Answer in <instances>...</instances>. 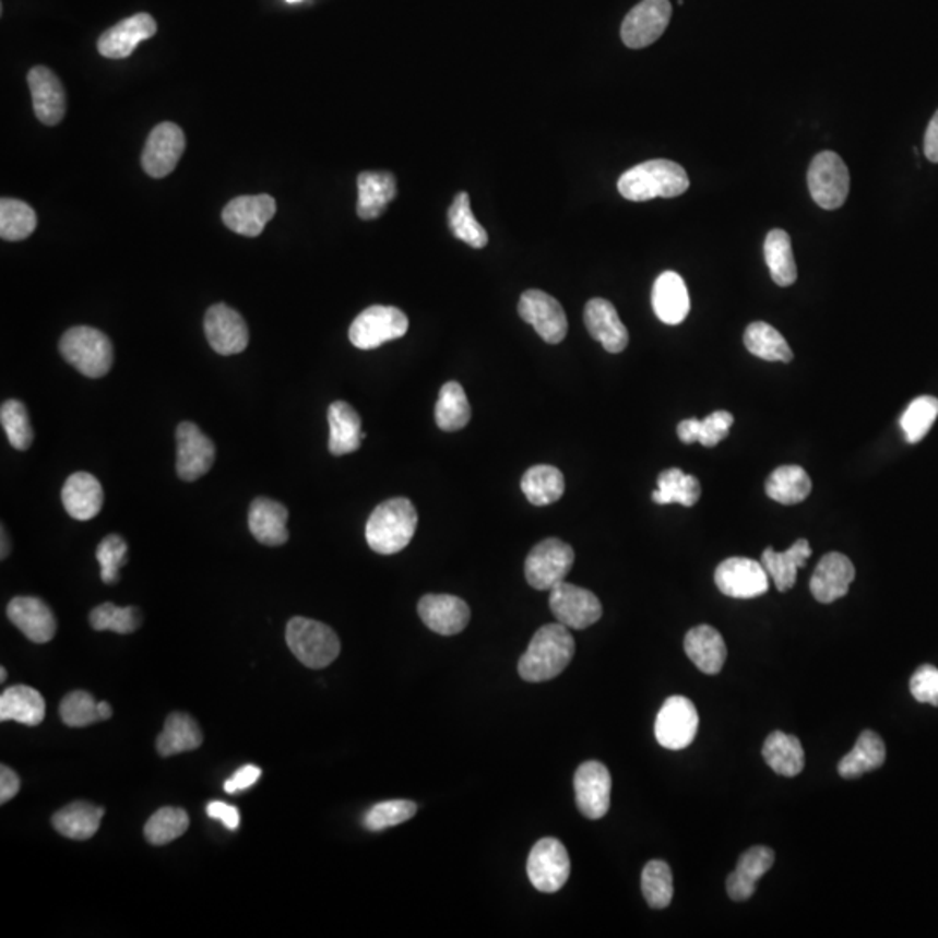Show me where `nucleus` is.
I'll return each instance as SVG.
<instances>
[{
  "label": "nucleus",
  "mask_w": 938,
  "mask_h": 938,
  "mask_svg": "<svg viewBox=\"0 0 938 938\" xmlns=\"http://www.w3.org/2000/svg\"><path fill=\"white\" fill-rule=\"evenodd\" d=\"M573 654L575 641L567 626L561 622L543 626L520 657V676L531 684L557 678L569 666Z\"/></svg>",
  "instance_id": "1"
},
{
  "label": "nucleus",
  "mask_w": 938,
  "mask_h": 938,
  "mask_svg": "<svg viewBox=\"0 0 938 938\" xmlns=\"http://www.w3.org/2000/svg\"><path fill=\"white\" fill-rule=\"evenodd\" d=\"M688 187H690V179L687 170L676 162L666 161V158L646 161L633 169L626 170L617 183L620 195L631 202H645L658 197L673 199V197L684 195Z\"/></svg>",
  "instance_id": "2"
},
{
  "label": "nucleus",
  "mask_w": 938,
  "mask_h": 938,
  "mask_svg": "<svg viewBox=\"0 0 938 938\" xmlns=\"http://www.w3.org/2000/svg\"><path fill=\"white\" fill-rule=\"evenodd\" d=\"M417 529V511L405 497H393L372 511L366 526V539L372 551L395 555L407 548Z\"/></svg>",
  "instance_id": "3"
},
{
  "label": "nucleus",
  "mask_w": 938,
  "mask_h": 938,
  "mask_svg": "<svg viewBox=\"0 0 938 938\" xmlns=\"http://www.w3.org/2000/svg\"><path fill=\"white\" fill-rule=\"evenodd\" d=\"M60 353L64 360L85 378H103L114 366L110 337L87 325H79L64 332L60 341Z\"/></svg>",
  "instance_id": "4"
},
{
  "label": "nucleus",
  "mask_w": 938,
  "mask_h": 938,
  "mask_svg": "<svg viewBox=\"0 0 938 938\" xmlns=\"http://www.w3.org/2000/svg\"><path fill=\"white\" fill-rule=\"evenodd\" d=\"M285 640L299 663L311 669L331 666L341 652V641L334 629L306 617L289 620Z\"/></svg>",
  "instance_id": "5"
},
{
  "label": "nucleus",
  "mask_w": 938,
  "mask_h": 938,
  "mask_svg": "<svg viewBox=\"0 0 938 938\" xmlns=\"http://www.w3.org/2000/svg\"><path fill=\"white\" fill-rule=\"evenodd\" d=\"M408 331V319L395 306H370L353 320L349 341L358 349H375L390 341L404 337Z\"/></svg>",
  "instance_id": "6"
},
{
  "label": "nucleus",
  "mask_w": 938,
  "mask_h": 938,
  "mask_svg": "<svg viewBox=\"0 0 938 938\" xmlns=\"http://www.w3.org/2000/svg\"><path fill=\"white\" fill-rule=\"evenodd\" d=\"M575 553L572 546L549 537L537 544L529 553L525 561V578L534 590L551 591L565 581L572 569Z\"/></svg>",
  "instance_id": "7"
},
{
  "label": "nucleus",
  "mask_w": 938,
  "mask_h": 938,
  "mask_svg": "<svg viewBox=\"0 0 938 938\" xmlns=\"http://www.w3.org/2000/svg\"><path fill=\"white\" fill-rule=\"evenodd\" d=\"M808 188L819 207H841L850 191V173L843 158L834 152L816 155L808 169Z\"/></svg>",
  "instance_id": "8"
},
{
  "label": "nucleus",
  "mask_w": 938,
  "mask_h": 938,
  "mask_svg": "<svg viewBox=\"0 0 938 938\" xmlns=\"http://www.w3.org/2000/svg\"><path fill=\"white\" fill-rule=\"evenodd\" d=\"M526 875L535 890L557 893L569 881L570 857L557 838H543L535 843L526 860Z\"/></svg>",
  "instance_id": "9"
},
{
  "label": "nucleus",
  "mask_w": 938,
  "mask_h": 938,
  "mask_svg": "<svg viewBox=\"0 0 938 938\" xmlns=\"http://www.w3.org/2000/svg\"><path fill=\"white\" fill-rule=\"evenodd\" d=\"M699 728L696 705L684 696H673L664 702L655 720V739L663 748L679 751L693 743Z\"/></svg>",
  "instance_id": "10"
},
{
  "label": "nucleus",
  "mask_w": 938,
  "mask_h": 938,
  "mask_svg": "<svg viewBox=\"0 0 938 938\" xmlns=\"http://www.w3.org/2000/svg\"><path fill=\"white\" fill-rule=\"evenodd\" d=\"M549 608L558 622L570 629L590 628L603 614L602 603L595 593L565 581L549 591Z\"/></svg>",
  "instance_id": "11"
},
{
  "label": "nucleus",
  "mask_w": 938,
  "mask_h": 938,
  "mask_svg": "<svg viewBox=\"0 0 938 938\" xmlns=\"http://www.w3.org/2000/svg\"><path fill=\"white\" fill-rule=\"evenodd\" d=\"M714 582L731 598H758L769 591L770 578L763 565L751 558L734 557L717 565Z\"/></svg>",
  "instance_id": "12"
},
{
  "label": "nucleus",
  "mask_w": 938,
  "mask_h": 938,
  "mask_svg": "<svg viewBox=\"0 0 938 938\" xmlns=\"http://www.w3.org/2000/svg\"><path fill=\"white\" fill-rule=\"evenodd\" d=\"M669 0H641L625 17L620 37L629 49H643L666 32L672 20Z\"/></svg>",
  "instance_id": "13"
},
{
  "label": "nucleus",
  "mask_w": 938,
  "mask_h": 938,
  "mask_svg": "<svg viewBox=\"0 0 938 938\" xmlns=\"http://www.w3.org/2000/svg\"><path fill=\"white\" fill-rule=\"evenodd\" d=\"M178 440V461L176 472L185 482H195L207 475L216 461V446L207 435L193 425L181 423L176 429Z\"/></svg>",
  "instance_id": "14"
},
{
  "label": "nucleus",
  "mask_w": 938,
  "mask_h": 938,
  "mask_svg": "<svg viewBox=\"0 0 938 938\" xmlns=\"http://www.w3.org/2000/svg\"><path fill=\"white\" fill-rule=\"evenodd\" d=\"M185 146H187V140H185L183 129L173 122L158 123L146 140L145 150L141 155V166L152 178H166L178 166Z\"/></svg>",
  "instance_id": "15"
},
{
  "label": "nucleus",
  "mask_w": 938,
  "mask_h": 938,
  "mask_svg": "<svg viewBox=\"0 0 938 938\" xmlns=\"http://www.w3.org/2000/svg\"><path fill=\"white\" fill-rule=\"evenodd\" d=\"M519 313L548 344L561 343L569 332L567 314L560 302L543 290L531 289L523 293Z\"/></svg>",
  "instance_id": "16"
},
{
  "label": "nucleus",
  "mask_w": 938,
  "mask_h": 938,
  "mask_svg": "<svg viewBox=\"0 0 938 938\" xmlns=\"http://www.w3.org/2000/svg\"><path fill=\"white\" fill-rule=\"evenodd\" d=\"M573 787L582 816L591 820L607 816L610 808L612 777L605 764L599 761L582 763L573 777Z\"/></svg>",
  "instance_id": "17"
},
{
  "label": "nucleus",
  "mask_w": 938,
  "mask_h": 938,
  "mask_svg": "<svg viewBox=\"0 0 938 938\" xmlns=\"http://www.w3.org/2000/svg\"><path fill=\"white\" fill-rule=\"evenodd\" d=\"M204 329L211 348L223 357L242 353L249 344V329L242 314L223 302L209 308Z\"/></svg>",
  "instance_id": "18"
},
{
  "label": "nucleus",
  "mask_w": 938,
  "mask_h": 938,
  "mask_svg": "<svg viewBox=\"0 0 938 938\" xmlns=\"http://www.w3.org/2000/svg\"><path fill=\"white\" fill-rule=\"evenodd\" d=\"M276 213V202L270 195H244L229 200L223 209V223L226 228L244 237H260L264 226L272 222Z\"/></svg>",
  "instance_id": "19"
},
{
  "label": "nucleus",
  "mask_w": 938,
  "mask_h": 938,
  "mask_svg": "<svg viewBox=\"0 0 938 938\" xmlns=\"http://www.w3.org/2000/svg\"><path fill=\"white\" fill-rule=\"evenodd\" d=\"M157 34V22L149 13L134 14L108 28L99 37V55L110 60H123L134 52L138 44Z\"/></svg>",
  "instance_id": "20"
},
{
  "label": "nucleus",
  "mask_w": 938,
  "mask_h": 938,
  "mask_svg": "<svg viewBox=\"0 0 938 938\" xmlns=\"http://www.w3.org/2000/svg\"><path fill=\"white\" fill-rule=\"evenodd\" d=\"M419 617L435 633L452 637L466 629L472 612L459 596L425 595L417 605Z\"/></svg>",
  "instance_id": "21"
},
{
  "label": "nucleus",
  "mask_w": 938,
  "mask_h": 938,
  "mask_svg": "<svg viewBox=\"0 0 938 938\" xmlns=\"http://www.w3.org/2000/svg\"><path fill=\"white\" fill-rule=\"evenodd\" d=\"M855 579V567L845 555L828 553L817 565L810 579V591L820 603H832L848 593Z\"/></svg>",
  "instance_id": "22"
},
{
  "label": "nucleus",
  "mask_w": 938,
  "mask_h": 938,
  "mask_svg": "<svg viewBox=\"0 0 938 938\" xmlns=\"http://www.w3.org/2000/svg\"><path fill=\"white\" fill-rule=\"evenodd\" d=\"M28 87L37 119L46 126L60 123L67 111V96L58 75L47 67H34L28 72Z\"/></svg>",
  "instance_id": "23"
},
{
  "label": "nucleus",
  "mask_w": 938,
  "mask_h": 938,
  "mask_svg": "<svg viewBox=\"0 0 938 938\" xmlns=\"http://www.w3.org/2000/svg\"><path fill=\"white\" fill-rule=\"evenodd\" d=\"M8 617L34 643H47L55 638V614L40 598L16 596L8 605Z\"/></svg>",
  "instance_id": "24"
},
{
  "label": "nucleus",
  "mask_w": 938,
  "mask_h": 938,
  "mask_svg": "<svg viewBox=\"0 0 938 938\" xmlns=\"http://www.w3.org/2000/svg\"><path fill=\"white\" fill-rule=\"evenodd\" d=\"M584 323L593 340L602 343L608 353L625 352L629 343L628 329L620 322L616 306L607 299L595 298L584 308Z\"/></svg>",
  "instance_id": "25"
},
{
  "label": "nucleus",
  "mask_w": 938,
  "mask_h": 938,
  "mask_svg": "<svg viewBox=\"0 0 938 938\" xmlns=\"http://www.w3.org/2000/svg\"><path fill=\"white\" fill-rule=\"evenodd\" d=\"M61 501L72 519L87 522L98 517L105 502V494L96 476L79 472L73 473L69 480L64 482Z\"/></svg>",
  "instance_id": "26"
},
{
  "label": "nucleus",
  "mask_w": 938,
  "mask_h": 938,
  "mask_svg": "<svg viewBox=\"0 0 938 938\" xmlns=\"http://www.w3.org/2000/svg\"><path fill=\"white\" fill-rule=\"evenodd\" d=\"M775 854L769 846H752L740 855L737 869L726 879V892L732 901L744 902L751 899L756 892V883L769 872L773 866Z\"/></svg>",
  "instance_id": "27"
},
{
  "label": "nucleus",
  "mask_w": 938,
  "mask_h": 938,
  "mask_svg": "<svg viewBox=\"0 0 938 938\" xmlns=\"http://www.w3.org/2000/svg\"><path fill=\"white\" fill-rule=\"evenodd\" d=\"M289 510L270 497H258L249 510V531L264 546H282L289 541Z\"/></svg>",
  "instance_id": "28"
},
{
  "label": "nucleus",
  "mask_w": 938,
  "mask_h": 938,
  "mask_svg": "<svg viewBox=\"0 0 938 938\" xmlns=\"http://www.w3.org/2000/svg\"><path fill=\"white\" fill-rule=\"evenodd\" d=\"M652 306L661 322L678 325L687 319L690 311V296L684 278L675 272H664L657 276L652 289Z\"/></svg>",
  "instance_id": "29"
},
{
  "label": "nucleus",
  "mask_w": 938,
  "mask_h": 938,
  "mask_svg": "<svg viewBox=\"0 0 938 938\" xmlns=\"http://www.w3.org/2000/svg\"><path fill=\"white\" fill-rule=\"evenodd\" d=\"M684 645L688 658L705 675H717L725 666V640L713 626L702 625L690 629Z\"/></svg>",
  "instance_id": "30"
},
{
  "label": "nucleus",
  "mask_w": 938,
  "mask_h": 938,
  "mask_svg": "<svg viewBox=\"0 0 938 938\" xmlns=\"http://www.w3.org/2000/svg\"><path fill=\"white\" fill-rule=\"evenodd\" d=\"M357 214L364 222L378 219L395 199L396 179L391 173H361L358 176Z\"/></svg>",
  "instance_id": "31"
},
{
  "label": "nucleus",
  "mask_w": 938,
  "mask_h": 938,
  "mask_svg": "<svg viewBox=\"0 0 938 938\" xmlns=\"http://www.w3.org/2000/svg\"><path fill=\"white\" fill-rule=\"evenodd\" d=\"M329 451L332 455H346L360 449L366 434L361 431V419L357 411L343 400L329 407Z\"/></svg>",
  "instance_id": "32"
},
{
  "label": "nucleus",
  "mask_w": 938,
  "mask_h": 938,
  "mask_svg": "<svg viewBox=\"0 0 938 938\" xmlns=\"http://www.w3.org/2000/svg\"><path fill=\"white\" fill-rule=\"evenodd\" d=\"M811 557L810 543L807 539H798L786 551H775L767 548L761 555V565L769 573V578L775 582L779 591L793 590L798 578V570L807 565Z\"/></svg>",
  "instance_id": "33"
},
{
  "label": "nucleus",
  "mask_w": 938,
  "mask_h": 938,
  "mask_svg": "<svg viewBox=\"0 0 938 938\" xmlns=\"http://www.w3.org/2000/svg\"><path fill=\"white\" fill-rule=\"evenodd\" d=\"M46 716V702L35 688L16 685L0 696V720L37 726Z\"/></svg>",
  "instance_id": "34"
},
{
  "label": "nucleus",
  "mask_w": 938,
  "mask_h": 938,
  "mask_svg": "<svg viewBox=\"0 0 938 938\" xmlns=\"http://www.w3.org/2000/svg\"><path fill=\"white\" fill-rule=\"evenodd\" d=\"M103 816H105V808L94 807L87 802H75L56 811L52 826L64 838L84 841L98 832Z\"/></svg>",
  "instance_id": "35"
},
{
  "label": "nucleus",
  "mask_w": 938,
  "mask_h": 938,
  "mask_svg": "<svg viewBox=\"0 0 938 938\" xmlns=\"http://www.w3.org/2000/svg\"><path fill=\"white\" fill-rule=\"evenodd\" d=\"M887 760V748L876 732L866 731L858 735L857 744L838 764V773L843 779H857L864 773L878 770Z\"/></svg>",
  "instance_id": "36"
},
{
  "label": "nucleus",
  "mask_w": 938,
  "mask_h": 938,
  "mask_svg": "<svg viewBox=\"0 0 938 938\" xmlns=\"http://www.w3.org/2000/svg\"><path fill=\"white\" fill-rule=\"evenodd\" d=\"M204 743V735L190 714L173 713L158 735L157 751L164 758L193 751Z\"/></svg>",
  "instance_id": "37"
},
{
  "label": "nucleus",
  "mask_w": 938,
  "mask_h": 938,
  "mask_svg": "<svg viewBox=\"0 0 938 938\" xmlns=\"http://www.w3.org/2000/svg\"><path fill=\"white\" fill-rule=\"evenodd\" d=\"M763 758L770 769L784 777H796L805 767V751L794 735L773 732L763 746Z\"/></svg>",
  "instance_id": "38"
},
{
  "label": "nucleus",
  "mask_w": 938,
  "mask_h": 938,
  "mask_svg": "<svg viewBox=\"0 0 938 938\" xmlns=\"http://www.w3.org/2000/svg\"><path fill=\"white\" fill-rule=\"evenodd\" d=\"M702 488L696 476L687 475L679 467H672L661 473L657 478V490L652 494L655 504H681L692 508L701 499Z\"/></svg>",
  "instance_id": "39"
},
{
  "label": "nucleus",
  "mask_w": 938,
  "mask_h": 938,
  "mask_svg": "<svg viewBox=\"0 0 938 938\" xmlns=\"http://www.w3.org/2000/svg\"><path fill=\"white\" fill-rule=\"evenodd\" d=\"M764 260L775 284L789 287L798 278L791 237L784 229H772L764 240Z\"/></svg>",
  "instance_id": "40"
},
{
  "label": "nucleus",
  "mask_w": 938,
  "mask_h": 938,
  "mask_svg": "<svg viewBox=\"0 0 938 938\" xmlns=\"http://www.w3.org/2000/svg\"><path fill=\"white\" fill-rule=\"evenodd\" d=\"M764 490L781 504H799L810 496V476L802 466H781L769 476Z\"/></svg>",
  "instance_id": "41"
},
{
  "label": "nucleus",
  "mask_w": 938,
  "mask_h": 938,
  "mask_svg": "<svg viewBox=\"0 0 938 938\" xmlns=\"http://www.w3.org/2000/svg\"><path fill=\"white\" fill-rule=\"evenodd\" d=\"M522 490L531 504L549 506L560 501L563 496L565 478L558 467L539 464L526 470L522 478Z\"/></svg>",
  "instance_id": "42"
},
{
  "label": "nucleus",
  "mask_w": 938,
  "mask_h": 938,
  "mask_svg": "<svg viewBox=\"0 0 938 938\" xmlns=\"http://www.w3.org/2000/svg\"><path fill=\"white\" fill-rule=\"evenodd\" d=\"M472 419V405L458 381L443 384L435 407V420L443 431H459Z\"/></svg>",
  "instance_id": "43"
},
{
  "label": "nucleus",
  "mask_w": 938,
  "mask_h": 938,
  "mask_svg": "<svg viewBox=\"0 0 938 938\" xmlns=\"http://www.w3.org/2000/svg\"><path fill=\"white\" fill-rule=\"evenodd\" d=\"M734 416L726 411H716L705 419H685L678 425V437L681 442L702 443L704 447H716L731 435Z\"/></svg>",
  "instance_id": "44"
},
{
  "label": "nucleus",
  "mask_w": 938,
  "mask_h": 938,
  "mask_svg": "<svg viewBox=\"0 0 938 938\" xmlns=\"http://www.w3.org/2000/svg\"><path fill=\"white\" fill-rule=\"evenodd\" d=\"M744 344L749 353L763 360L784 361V364L793 360V349L787 344L786 337L769 323H751L744 334Z\"/></svg>",
  "instance_id": "45"
},
{
  "label": "nucleus",
  "mask_w": 938,
  "mask_h": 938,
  "mask_svg": "<svg viewBox=\"0 0 938 938\" xmlns=\"http://www.w3.org/2000/svg\"><path fill=\"white\" fill-rule=\"evenodd\" d=\"M449 226L459 240H463L473 249H484L488 244L487 231L473 216L472 202L466 191L458 193L449 207Z\"/></svg>",
  "instance_id": "46"
},
{
  "label": "nucleus",
  "mask_w": 938,
  "mask_h": 938,
  "mask_svg": "<svg viewBox=\"0 0 938 938\" xmlns=\"http://www.w3.org/2000/svg\"><path fill=\"white\" fill-rule=\"evenodd\" d=\"M37 228V214L22 200L2 199L0 202V237L8 242H20Z\"/></svg>",
  "instance_id": "47"
},
{
  "label": "nucleus",
  "mask_w": 938,
  "mask_h": 938,
  "mask_svg": "<svg viewBox=\"0 0 938 938\" xmlns=\"http://www.w3.org/2000/svg\"><path fill=\"white\" fill-rule=\"evenodd\" d=\"M641 892L652 909H666L672 904L675 893L672 867L663 860H650L641 872Z\"/></svg>",
  "instance_id": "48"
},
{
  "label": "nucleus",
  "mask_w": 938,
  "mask_h": 938,
  "mask_svg": "<svg viewBox=\"0 0 938 938\" xmlns=\"http://www.w3.org/2000/svg\"><path fill=\"white\" fill-rule=\"evenodd\" d=\"M188 828H190V817L183 808H161L146 822L145 838L152 845H167L170 841L183 836Z\"/></svg>",
  "instance_id": "49"
},
{
  "label": "nucleus",
  "mask_w": 938,
  "mask_h": 938,
  "mask_svg": "<svg viewBox=\"0 0 938 938\" xmlns=\"http://www.w3.org/2000/svg\"><path fill=\"white\" fill-rule=\"evenodd\" d=\"M90 622L96 631L131 634L140 628L143 616L136 607H117L114 603H103L91 612Z\"/></svg>",
  "instance_id": "50"
},
{
  "label": "nucleus",
  "mask_w": 938,
  "mask_h": 938,
  "mask_svg": "<svg viewBox=\"0 0 938 938\" xmlns=\"http://www.w3.org/2000/svg\"><path fill=\"white\" fill-rule=\"evenodd\" d=\"M938 417V399L917 396L901 417L902 431L909 443L922 442Z\"/></svg>",
  "instance_id": "51"
},
{
  "label": "nucleus",
  "mask_w": 938,
  "mask_h": 938,
  "mask_svg": "<svg viewBox=\"0 0 938 938\" xmlns=\"http://www.w3.org/2000/svg\"><path fill=\"white\" fill-rule=\"evenodd\" d=\"M0 423L11 446L16 451L31 449L34 442V428H32L28 411L20 400H5L0 407Z\"/></svg>",
  "instance_id": "52"
},
{
  "label": "nucleus",
  "mask_w": 938,
  "mask_h": 938,
  "mask_svg": "<svg viewBox=\"0 0 938 938\" xmlns=\"http://www.w3.org/2000/svg\"><path fill=\"white\" fill-rule=\"evenodd\" d=\"M417 805L407 799H391L375 805L364 817V826L369 831H384L388 828L404 824L416 816Z\"/></svg>",
  "instance_id": "53"
},
{
  "label": "nucleus",
  "mask_w": 938,
  "mask_h": 938,
  "mask_svg": "<svg viewBox=\"0 0 938 938\" xmlns=\"http://www.w3.org/2000/svg\"><path fill=\"white\" fill-rule=\"evenodd\" d=\"M60 716L64 725L72 726V728H82V726L102 722L98 702L94 701L91 693L82 692V690L70 692L69 696L64 697L60 704Z\"/></svg>",
  "instance_id": "54"
},
{
  "label": "nucleus",
  "mask_w": 938,
  "mask_h": 938,
  "mask_svg": "<svg viewBox=\"0 0 938 938\" xmlns=\"http://www.w3.org/2000/svg\"><path fill=\"white\" fill-rule=\"evenodd\" d=\"M96 560L102 567V581L115 584L120 579L119 570L128 563V543L120 535H107L96 549Z\"/></svg>",
  "instance_id": "55"
},
{
  "label": "nucleus",
  "mask_w": 938,
  "mask_h": 938,
  "mask_svg": "<svg viewBox=\"0 0 938 938\" xmlns=\"http://www.w3.org/2000/svg\"><path fill=\"white\" fill-rule=\"evenodd\" d=\"M911 693L917 702L923 704L938 705V669L930 664L917 667L911 678Z\"/></svg>",
  "instance_id": "56"
},
{
  "label": "nucleus",
  "mask_w": 938,
  "mask_h": 938,
  "mask_svg": "<svg viewBox=\"0 0 938 938\" xmlns=\"http://www.w3.org/2000/svg\"><path fill=\"white\" fill-rule=\"evenodd\" d=\"M261 769L254 764H246L225 782V791L228 794H237L240 791L251 789L256 782L260 781Z\"/></svg>",
  "instance_id": "57"
},
{
  "label": "nucleus",
  "mask_w": 938,
  "mask_h": 938,
  "mask_svg": "<svg viewBox=\"0 0 938 938\" xmlns=\"http://www.w3.org/2000/svg\"><path fill=\"white\" fill-rule=\"evenodd\" d=\"M207 816L211 817V819L219 820V822H222L226 829H229V831H237L238 826H240V814H238L237 807L228 805V803H209Z\"/></svg>",
  "instance_id": "58"
},
{
  "label": "nucleus",
  "mask_w": 938,
  "mask_h": 938,
  "mask_svg": "<svg viewBox=\"0 0 938 938\" xmlns=\"http://www.w3.org/2000/svg\"><path fill=\"white\" fill-rule=\"evenodd\" d=\"M20 787H22V781L17 777L16 772L2 764L0 767V803L4 805L9 799H13Z\"/></svg>",
  "instance_id": "59"
},
{
  "label": "nucleus",
  "mask_w": 938,
  "mask_h": 938,
  "mask_svg": "<svg viewBox=\"0 0 938 938\" xmlns=\"http://www.w3.org/2000/svg\"><path fill=\"white\" fill-rule=\"evenodd\" d=\"M925 155L928 161L938 164V110L928 123V129H926Z\"/></svg>",
  "instance_id": "60"
},
{
  "label": "nucleus",
  "mask_w": 938,
  "mask_h": 938,
  "mask_svg": "<svg viewBox=\"0 0 938 938\" xmlns=\"http://www.w3.org/2000/svg\"><path fill=\"white\" fill-rule=\"evenodd\" d=\"M98 711H99V716H102V722H103V720H110V717H111V705L108 704V702H98Z\"/></svg>",
  "instance_id": "61"
},
{
  "label": "nucleus",
  "mask_w": 938,
  "mask_h": 938,
  "mask_svg": "<svg viewBox=\"0 0 938 938\" xmlns=\"http://www.w3.org/2000/svg\"><path fill=\"white\" fill-rule=\"evenodd\" d=\"M9 555V537L5 534V529L2 526V560H5Z\"/></svg>",
  "instance_id": "62"
},
{
  "label": "nucleus",
  "mask_w": 938,
  "mask_h": 938,
  "mask_svg": "<svg viewBox=\"0 0 938 938\" xmlns=\"http://www.w3.org/2000/svg\"><path fill=\"white\" fill-rule=\"evenodd\" d=\"M5 678H8V673H5V667H2V669H0V679L5 681Z\"/></svg>",
  "instance_id": "63"
},
{
  "label": "nucleus",
  "mask_w": 938,
  "mask_h": 938,
  "mask_svg": "<svg viewBox=\"0 0 938 938\" xmlns=\"http://www.w3.org/2000/svg\"><path fill=\"white\" fill-rule=\"evenodd\" d=\"M287 2H290V4H296V2H301V0H287Z\"/></svg>",
  "instance_id": "64"
}]
</instances>
